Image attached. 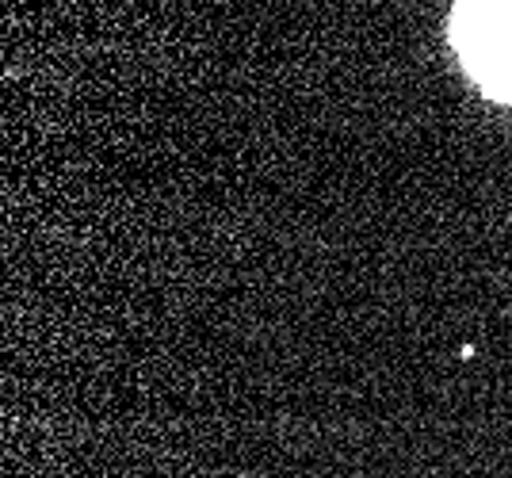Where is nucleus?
I'll list each match as a JSON object with an SVG mask.
<instances>
[{"label": "nucleus", "mask_w": 512, "mask_h": 478, "mask_svg": "<svg viewBox=\"0 0 512 478\" xmlns=\"http://www.w3.org/2000/svg\"><path fill=\"white\" fill-rule=\"evenodd\" d=\"M455 46L478 85L512 100V0H459Z\"/></svg>", "instance_id": "1"}]
</instances>
